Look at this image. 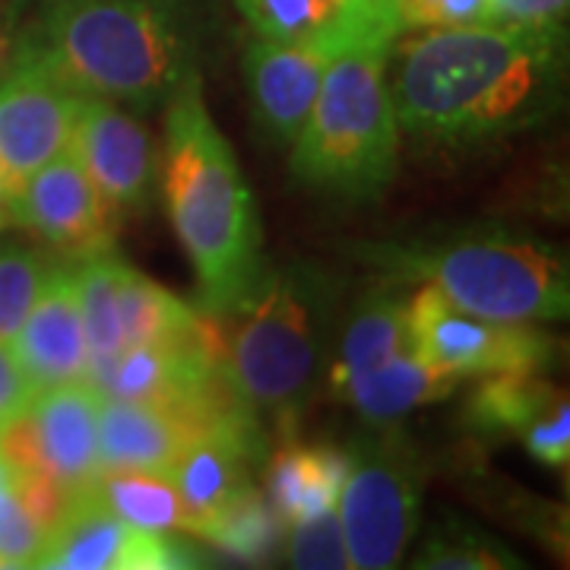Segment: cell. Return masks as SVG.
<instances>
[{
    "mask_svg": "<svg viewBox=\"0 0 570 570\" xmlns=\"http://www.w3.org/2000/svg\"><path fill=\"white\" fill-rule=\"evenodd\" d=\"M564 29L472 22L425 29L396 55L400 130L434 146H479L539 124L561 99Z\"/></svg>",
    "mask_w": 570,
    "mask_h": 570,
    "instance_id": "1",
    "label": "cell"
},
{
    "mask_svg": "<svg viewBox=\"0 0 570 570\" xmlns=\"http://www.w3.org/2000/svg\"><path fill=\"white\" fill-rule=\"evenodd\" d=\"M20 45L86 96L153 111L200 77L204 32L187 0H41Z\"/></svg>",
    "mask_w": 570,
    "mask_h": 570,
    "instance_id": "2",
    "label": "cell"
},
{
    "mask_svg": "<svg viewBox=\"0 0 570 570\" xmlns=\"http://www.w3.org/2000/svg\"><path fill=\"white\" fill-rule=\"evenodd\" d=\"M165 206L190 257L204 314H228L264 279L261 228L242 165L204 102L200 77L168 102Z\"/></svg>",
    "mask_w": 570,
    "mask_h": 570,
    "instance_id": "3",
    "label": "cell"
},
{
    "mask_svg": "<svg viewBox=\"0 0 570 570\" xmlns=\"http://www.w3.org/2000/svg\"><path fill=\"white\" fill-rule=\"evenodd\" d=\"M400 20L384 17L336 51L292 140V175L307 187L346 200H374L396 175L400 121L387 63Z\"/></svg>",
    "mask_w": 570,
    "mask_h": 570,
    "instance_id": "4",
    "label": "cell"
},
{
    "mask_svg": "<svg viewBox=\"0 0 570 570\" xmlns=\"http://www.w3.org/2000/svg\"><path fill=\"white\" fill-rule=\"evenodd\" d=\"M367 257L403 279L434 285L450 305L485 321L546 324L568 317V261L532 238L479 232L428 245L374 247Z\"/></svg>",
    "mask_w": 570,
    "mask_h": 570,
    "instance_id": "5",
    "label": "cell"
},
{
    "mask_svg": "<svg viewBox=\"0 0 570 570\" xmlns=\"http://www.w3.org/2000/svg\"><path fill=\"white\" fill-rule=\"evenodd\" d=\"M238 321L225 336V374L254 415H269L285 434L321 384L324 340L317 295L307 276L276 273L261 279L232 311Z\"/></svg>",
    "mask_w": 570,
    "mask_h": 570,
    "instance_id": "6",
    "label": "cell"
},
{
    "mask_svg": "<svg viewBox=\"0 0 570 570\" xmlns=\"http://www.w3.org/2000/svg\"><path fill=\"white\" fill-rule=\"evenodd\" d=\"M336 513L348 564L396 568L422 520V466L396 425H367L348 448Z\"/></svg>",
    "mask_w": 570,
    "mask_h": 570,
    "instance_id": "7",
    "label": "cell"
},
{
    "mask_svg": "<svg viewBox=\"0 0 570 570\" xmlns=\"http://www.w3.org/2000/svg\"><path fill=\"white\" fill-rule=\"evenodd\" d=\"M409 348L444 377L466 381L501 371H546L558 343L535 324H498L453 307L422 285L406 302Z\"/></svg>",
    "mask_w": 570,
    "mask_h": 570,
    "instance_id": "8",
    "label": "cell"
},
{
    "mask_svg": "<svg viewBox=\"0 0 570 570\" xmlns=\"http://www.w3.org/2000/svg\"><path fill=\"white\" fill-rule=\"evenodd\" d=\"M396 17L393 0H348L336 26L302 41H254L245 51V82L257 124L276 142H292L305 127L311 105L336 51L371 22Z\"/></svg>",
    "mask_w": 570,
    "mask_h": 570,
    "instance_id": "9",
    "label": "cell"
},
{
    "mask_svg": "<svg viewBox=\"0 0 570 570\" xmlns=\"http://www.w3.org/2000/svg\"><path fill=\"white\" fill-rule=\"evenodd\" d=\"M86 92L29 48L0 77V175L10 197L73 142Z\"/></svg>",
    "mask_w": 570,
    "mask_h": 570,
    "instance_id": "10",
    "label": "cell"
},
{
    "mask_svg": "<svg viewBox=\"0 0 570 570\" xmlns=\"http://www.w3.org/2000/svg\"><path fill=\"white\" fill-rule=\"evenodd\" d=\"M99 393L89 381L41 390L32 406L0 428V460L17 475H45L67 494L99 472Z\"/></svg>",
    "mask_w": 570,
    "mask_h": 570,
    "instance_id": "11",
    "label": "cell"
},
{
    "mask_svg": "<svg viewBox=\"0 0 570 570\" xmlns=\"http://www.w3.org/2000/svg\"><path fill=\"white\" fill-rule=\"evenodd\" d=\"M73 149L115 225L140 216L159 181L156 140L124 105L86 96L73 130Z\"/></svg>",
    "mask_w": 570,
    "mask_h": 570,
    "instance_id": "12",
    "label": "cell"
},
{
    "mask_svg": "<svg viewBox=\"0 0 570 570\" xmlns=\"http://www.w3.org/2000/svg\"><path fill=\"white\" fill-rule=\"evenodd\" d=\"M10 223H20L63 261H82L115 247L118 225L108 219L73 142L7 200Z\"/></svg>",
    "mask_w": 570,
    "mask_h": 570,
    "instance_id": "13",
    "label": "cell"
},
{
    "mask_svg": "<svg viewBox=\"0 0 570 570\" xmlns=\"http://www.w3.org/2000/svg\"><path fill=\"white\" fill-rule=\"evenodd\" d=\"M45 570H175L194 568L168 532L137 530L102 508L82 485L67 498L61 523L48 535L39 564Z\"/></svg>",
    "mask_w": 570,
    "mask_h": 570,
    "instance_id": "14",
    "label": "cell"
},
{
    "mask_svg": "<svg viewBox=\"0 0 570 570\" xmlns=\"http://www.w3.org/2000/svg\"><path fill=\"white\" fill-rule=\"evenodd\" d=\"M10 346L39 393L89 377V346L73 261L51 264L39 298Z\"/></svg>",
    "mask_w": 570,
    "mask_h": 570,
    "instance_id": "15",
    "label": "cell"
},
{
    "mask_svg": "<svg viewBox=\"0 0 570 570\" xmlns=\"http://www.w3.org/2000/svg\"><path fill=\"white\" fill-rule=\"evenodd\" d=\"M261 453L264 434L257 428V415H238L206 428L178 453L168 472L194 520V535L204 520L250 485V466L261 460Z\"/></svg>",
    "mask_w": 570,
    "mask_h": 570,
    "instance_id": "16",
    "label": "cell"
},
{
    "mask_svg": "<svg viewBox=\"0 0 570 570\" xmlns=\"http://www.w3.org/2000/svg\"><path fill=\"white\" fill-rule=\"evenodd\" d=\"M206 428L213 425L184 409L99 396V466L168 469Z\"/></svg>",
    "mask_w": 570,
    "mask_h": 570,
    "instance_id": "17",
    "label": "cell"
},
{
    "mask_svg": "<svg viewBox=\"0 0 570 570\" xmlns=\"http://www.w3.org/2000/svg\"><path fill=\"white\" fill-rule=\"evenodd\" d=\"M346 469L348 456L343 450L305 444L288 434V441L273 453L266 469V501L283 520L285 530L324 510H336Z\"/></svg>",
    "mask_w": 570,
    "mask_h": 570,
    "instance_id": "18",
    "label": "cell"
},
{
    "mask_svg": "<svg viewBox=\"0 0 570 570\" xmlns=\"http://www.w3.org/2000/svg\"><path fill=\"white\" fill-rule=\"evenodd\" d=\"M456 387L453 377L428 367L412 348L348 381L340 396L348 400L365 425H396L406 412L444 400Z\"/></svg>",
    "mask_w": 570,
    "mask_h": 570,
    "instance_id": "19",
    "label": "cell"
},
{
    "mask_svg": "<svg viewBox=\"0 0 570 570\" xmlns=\"http://www.w3.org/2000/svg\"><path fill=\"white\" fill-rule=\"evenodd\" d=\"M86 489L102 508L137 530L168 535L194 530V520L168 469H99Z\"/></svg>",
    "mask_w": 570,
    "mask_h": 570,
    "instance_id": "20",
    "label": "cell"
},
{
    "mask_svg": "<svg viewBox=\"0 0 570 570\" xmlns=\"http://www.w3.org/2000/svg\"><path fill=\"white\" fill-rule=\"evenodd\" d=\"M406 348V302L387 292H374L348 317L340 343V358L330 367V384L340 393L348 381L384 365Z\"/></svg>",
    "mask_w": 570,
    "mask_h": 570,
    "instance_id": "21",
    "label": "cell"
},
{
    "mask_svg": "<svg viewBox=\"0 0 570 570\" xmlns=\"http://www.w3.org/2000/svg\"><path fill=\"white\" fill-rule=\"evenodd\" d=\"M118 307H121L124 346L184 340L204 321L200 311L184 305L165 285L153 283L140 269L127 264L118 276Z\"/></svg>",
    "mask_w": 570,
    "mask_h": 570,
    "instance_id": "22",
    "label": "cell"
},
{
    "mask_svg": "<svg viewBox=\"0 0 570 570\" xmlns=\"http://www.w3.org/2000/svg\"><path fill=\"white\" fill-rule=\"evenodd\" d=\"M466 406V419L475 431H508L523 434L527 428L546 415L561 396L539 371H501L479 377Z\"/></svg>",
    "mask_w": 570,
    "mask_h": 570,
    "instance_id": "23",
    "label": "cell"
},
{
    "mask_svg": "<svg viewBox=\"0 0 570 570\" xmlns=\"http://www.w3.org/2000/svg\"><path fill=\"white\" fill-rule=\"evenodd\" d=\"M124 261L115 247L102 254L73 261L77 273V292H80L82 330H86V346H89V371L105 365L124 348L121 333V307H118V276Z\"/></svg>",
    "mask_w": 570,
    "mask_h": 570,
    "instance_id": "24",
    "label": "cell"
},
{
    "mask_svg": "<svg viewBox=\"0 0 570 570\" xmlns=\"http://www.w3.org/2000/svg\"><path fill=\"white\" fill-rule=\"evenodd\" d=\"M206 542H213L216 549H223L232 558L242 561H264L273 558L285 539L283 520L276 517V510L269 508L266 494L247 485L238 491L225 508H219L204 527L197 530Z\"/></svg>",
    "mask_w": 570,
    "mask_h": 570,
    "instance_id": "25",
    "label": "cell"
},
{
    "mask_svg": "<svg viewBox=\"0 0 570 570\" xmlns=\"http://www.w3.org/2000/svg\"><path fill=\"white\" fill-rule=\"evenodd\" d=\"M346 3L343 0H235L250 29L266 41H302L321 36L340 22Z\"/></svg>",
    "mask_w": 570,
    "mask_h": 570,
    "instance_id": "26",
    "label": "cell"
},
{
    "mask_svg": "<svg viewBox=\"0 0 570 570\" xmlns=\"http://www.w3.org/2000/svg\"><path fill=\"white\" fill-rule=\"evenodd\" d=\"M55 261L22 245L0 247V343H13Z\"/></svg>",
    "mask_w": 570,
    "mask_h": 570,
    "instance_id": "27",
    "label": "cell"
},
{
    "mask_svg": "<svg viewBox=\"0 0 570 570\" xmlns=\"http://www.w3.org/2000/svg\"><path fill=\"white\" fill-rule=\"evenodd\" d=\"M285 558L292 568L305 570H343L348 564L346 539L340 527V513L324 510L311 520H302L285 530Z\"/></svg>",
    "mask_w": 570,
    "mask_h": 570,
    "instance_id": "28",
    "label": "cell"
},
{
    "mask_svg": "<svg viewBox=\"0 0 570 570\" xmlns=\"http://www.w3.org/2000/svg\"><path fill=\"white\" fill-rule=\"evenodd\" d=\"M48 535L13 485L0 491V568H36Z\"/></svg>",
    "mask_w": 570,
    "mask_h": 570,
    "instance_id": "29",
    "label": "cell"
},
{
    "mask_svg": "<svg viewBox=\"0 0 570 570\" xmlns=\"http://www.w3.org/2000/svg\"><path fill=\"white\" fill-rule=\"evenodd\" d=\"M513 564L510 554L501 549H494L491 542L472 535V532L444 530L438 532L425 551L419 554L415 568H434V570H491V568H508Z\"/></svg>",
    "mask_w": 570,
    "mask_h": 570,
    "instance_id": "30",
    "label": "cell"
},
{
    "mask_svg": "<svg viewBox=\"0 0 570 570\" xmlns=\"http://www.w3.org/2000/svg\"><path fill=\"white\" fill-rule=\"evenodd\" d=\"M403 29H453L489 22V0H393Z\"/></svg>",
    "mask_w": 570,
    "mask_h": 570,
    "instance_id": "31",
    "label": "cell"
},
{
    "mask_svg": "<svg viewBox=\"0 0 570 570\" xmlns=\"http://www.w3.org/2000/svg\"><path fill=\"white\" fill-rule=\"evenodd\" d=\"M523 441L527 450L539 463H549V466H564L570 456V406L568 400L561 396L554 406L539 415L527 431H523Z\"/></svg>",
    "mask_w": 570,
    "mask_h": 570,
    "instance_id": "32",
    "label": "cell"
},
{
    "mask_svg": "<svg viewBox=\"0 0 570 570\" xmlns=\"http://www.w3.org/2000/svg\"><path fill=\"white\" fill-rule=\"evenodd\" d=\"M570 0H489V22L564 29Z\"/></svg>",
    "mask_w": 570,
    "mask_h": 570,
    "instance_id": "33",
    "label": "cell"
},
{
    "mask_svg": "<svg viewBox=\"0 0 570 570\" xmlns=\"http://www.w3.org/2000/svg\"><path fill=\"white\" fill-rule=\"evenodd\" d=\"M36 396H39V390L32 387L29 374L22 371L13 346L0 343V428L20 419L22 412L32 406Z\"/></svg>",
    "mask_w": 570,
    "mask_h": 570,
    "instance_id": "34",
    "label": "cell"
},
{
    "mask_svg": "<svg viewBox=\"0 0 570 570\" xmlns=\"http://www.w3.org/2000/svg\"><path fill=\"white\" fill-rule=\"evenodd\" d=\"M17 48H20V26H17V17L10 13V7L0 0V77L17 58Z\"/></svg>",
    "mask_w": 570,
    "mask_h": 570,
    "instance_id": "35",
    "label": "cell"
},
{
    "mask_svg": "<svg viewBox=\"0 0 570 570\" xmlns=\"http://www.w3.org/2000/svg\"><path fill=\"white\" fill-rule=\"evenodd\" d=\"M7 200H10V190H7V181L0 175V225L10 223V213H7Z\"/></svg>",
    "mask_w": 570,
    "mask_h": 570,
    "instance_id": "36",
    "label": "cell"
},
{
    "mask_svg": "<svg viewBox=\"0 0 570 570\" xmlns=\"http://www.w3.org/2000/svg\"><path fill=\"white\" fill-rule=\"evenodd\" d=\"M10 485V469H7V463L0 460V491Z\"/></svg>",
    "mask_w": 570,
    "mask_h": 570,
    "instance_id": "37",
    "label": "cell"
},
{
    "mask_svg": "<svg viewBox=\"0 0 570 570\" xmlns=\"http://www.w3.org/2000/svg\"><path fill=\"white\" fill-rule=\"evenodd\" d=\"M343 3H346V0H343Z\"/></svg>",
    "mask_w": 570,
    "mask_h": 570,
    "instance_id": "38",
    "label": "cell"
}]
</instances>
